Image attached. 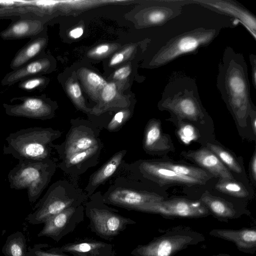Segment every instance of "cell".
I'll list each match as a JSON object with an SVG mask.
<instances>
[{
    "instance_id": "1",
    "label": "cell",
    "mask_w": 256,
    "mask_h": 256,
    "mask_svg": "<svg viewBox=\"0 0 256 256\" xmlns=\"http://www.w3.org/2000/svg\"><path fill=\"white\" fill-rule=\"evenodd\" d=\"M216 86L238 124L244 126L255 107L250 98L246 62L243 54L232 47H226L218 64Z\"/></svg>"
},
{
    "instance_id": "2",
    "label": "cell",
    "mask_w": 256,
    "mask_h": 256,
    "mask_svg": "<svg viewBox=\"0 0 256 256\" xmlns=\"http://www.w3.org/2000/svg\"><path fill=\"white\" fill-rule=\"evenodd\" d=\"M161 110H168L178 120L194 122L204 121L206 116L194 79L180 76L170 80L162 93L158 104Z\"/></svg>"
},
{
    "instance_id": "3",
    "label": "cell",
    "mask_w": 256,
    "mask_h": 256,
    "mask_svg": "<svg viewBox=\"0 0 256 256\" xmlns=\"http://www.w3.org/2000/svg\"><path fill=\"white\" fill-rule=\"evenodd\" d=\"M62 132L51 128L31 127L10 134L6 138L4 154L18 160H42L50 158L54 144Z\"/></svg>"
},
{
    "instance_id": "4",
    "label": "cell",
    "mask_w": 256,
    "mask_h": 256,
    "mask_svg": "<svg viewBox=\"0 0 256 256\" xmlns=\"http://www.w3.org/2000/svg\"><path fill=\"white\" fill-rule=\"evenodd\" d=\"M88 198L86 192L72 182L58 180L49 187L26 220L32 224H44L68 208L84 204Z\"/></svg>"
},
{
    "instance_id": "5",
    "label": "cell",
    "mask_w": 256,
    "mask_h": 256,
    "mask_svg": "<svg viewBox=\"0 0 256 256\" xmlns=\"http://www.w3.org/2000/svg\"><path fill=\"white\" fill-rule=\"evenodd\" d=\"M58 167L52 158L42 160H19L8 176L10 186L16 190H27L28 199L34 203L50 184Z\"/></svg>"
},
{
    "instance_id": "6",
    "label": "cell",
    "mask_w": 256,
    "mask_h": 256,
    "mask_svg": "<svg viewBox=\"0 0 256 256\" xmlns=\"http://www.w3.org/2000/svg\"><path fill=\"white\" fill-rule=\"evenodd\" d=\"M88 198L84 204V214L89 220L90 230L100 238L112 240L128 226L136 223L108 206L100 192L92 194Z\"/></svg>"
},
{
    "instance_id": "7",
    "label": "cell",
    "mask_w": 256,
    "mask_h": 256,
    "mask_svg": "<svg viewBox=\"0 0 256 256\" xmlns=\"http://www.w3.org/2000/svg\"><path fill=\"white\" fill-rule=\"evenodd\" d=\"M220 32V28H198L180 34L170 39L159 50L150 65L152 68H158L180 56L196 54L200 48L210 45Z\"/></svg>"
},
{
    "instance_id": "8",
    "label": "cell",
    "mask_w": 256,
    "mask_h": 256,
    "mask_svg": "<svg viewBox=\"0 0 256 256\" xmlns=\"http://www.w3.org/2000/svg\"><path fill=\"white\" fill-rule=\"evenodd\" d=\"M204 236L192 228L179 226L154 238L146 244H139L130 252L132 256H174L190 246L204 240Z\"/></svg>"
},
{
    "instance_id": "9",
    "label": "cell",
    "mask_w": 256,
    "mask_h": 256,
    "mask_svg": "<svg viewBox=\"0 0 256 256\" xmlns=\"http://www.w3.org/2000/svg\"><path fill=\"white\" fill-rule=\"evenodd\" d=\"M66 139L60 144H54V148L61 160L96 145L101 141L98 126L88 122H72Z\"/></svg>"
},
{
    "instance_id": "10",
    "label": "cell",
    "mask_w": 256,
    "mask_h": 256,
    "mask_svg": "<svg viewBox=\"0 0 256 256\" xmlns=\"http://www.w3.org/2000/svg\"><path fill=\"white\" fill-rule=\"evenodd\" d=\"M138 211L159 214L168 218H200L211 214L200 200L185 198L164 200L147 203L140 206Z\"/></svg>"
},
{
    "instance_id": "11",
    "label": "cell",
    "mask_w": 256,
    "mask_h": 256,
    "mask_svg": "<svg viewBox=\"0 0 256 256\" xmlns=\"http://www.w3.org/2000/svg\"><path fill=\"white\" fill-rule=\"evenodd\" d=\"M84 215V204L68 208L46 220L38 236L48 237L58 242L83 222Z\"/></svg>"
},
{
    "instance_id": "12",
    "label": "cell",
    "mask_w": 256,
    "mask_h": 256,
    "mask_svg": "<svg viewBox=\"0 0 256 256\" xmlns=\"http://www.w3.org/2000/svg\"><path fill=\"white\" fill-rule=\"evenodd\" d=\"M102 198L106 204L136 211L144 204L164 200L157 194L116 185L111 186Z\"/></svg>"
},
{
    "instance_id": "13",
    "label": "cell",
    "mask_w": 256,
    "mask_h": 256,
    "mask_svg": "<svg viewBox=\"0 0 256 256\" xmlns=\"http://www.w3.org/2000/svg\"><path fill=\"white\" fill-rule=\"evenodd\" d=\"M185 5L196 4L218 14L232 18L240 22L256 38L255 16L242 4L232 0H184Z\"/></svg>"
},
{
    "instance_id": "14",
    "label": "cell",
    "mask_w": 256,
    "mask_h": 256,
    "mask_svg": "<svg viewBox=\"0 0 256 256\" xmlns=\"http://www.w3.org/2000/svg\"><path fill=\"white\" fill-rule=\"evenodd\" d=\"M12 100L17 101V102L12 104H3L6 113L8 116L42 120L54 116L52 105L42 98L22 96Z\"/></svg>"
},
{
    "instance_id": "15",
    "label": "cell",
    "mask_w": 256,
    "mask_h": 256,
    "mask_svg": "<svg viewBox=\"0 0 256 256\" xmlns=\"http://www.w3.org/2000/svg\"><path fill=\"white\" fill-rule=\"evenodd\" d=\"M138 168L144 177L160 185L179 184L192 186L206 183L202 180L184 176L164 168L156 162L143 160L139 164Z\"/></svg>"
},
{
    "instance_id": "16",
    "label": "cell",
    "mask_w": 256,
    "mask_h": 256,
    "mask_svg": "<svg viewBox=\"0 0 256 256\" xmlns=\"http://www.w3.org/2000/svg\"><path fill=\"white\" fill-rule=\"evenodd\" d=\"M102 148V143L100 141L92 148L73 154L61 160L58 164V167L72 177L78 176L98 163Z\"/></svg>"
},
{
    "instance_id": "17",
    "label": "cell",
    "mask_w": 256,
    "mask_h": 256,
    "mask_svg": "<svg viewBox=\"0 0 256 256\" xmlns=\"http://www.w3.org/2000/svg\"><path fill=\"white\" fill-rule=\"evenodd\" d=\"M51 248L70 256H116L111 244L87 238Z\"/></svg>"
},
{
    "instance_id": "18",
    "label": "cell",
    "mask_w": 256,
    "mask_h": 256,
    "mask_svg": "<svg viewBox=\"0 0 256 256\" xmlns=\"http://www.w3.org/2000/svg\"><path fill=\"white\" fill-rule=\"evenodd\" d=\"M142 144L144 150L150 154H160L174 148L170 136L162 132L160 121L155 118L146 125Z\"/></svg>"
},
{
    "instance_id": "19",
    "label": "cell",
    "mask_w": 256,
    "mask_h": 256,
    "mask_svg": "<svg viewBox=\"0 0 256 256\" xmlns=\"http://www.w3.org/2000/svg\"><path fill=\"white\" fill-rule=\"evenodd\" d=\"M182 154L204 168L214 176H218L220 179H234L233 176L228 168L208 148H204L196 150L184 152Z\"/></svg>"
},
{
    "instance_id": "20",
    "label": "cell",
    "mask_w": 256,
    "mask_h": 256,
    "mask_svg": "<svg viewBox=\"0 0 256 256\" xmlns=\"http://www.w3.org/2000/svg\"><path fill=\"white\" fill-rule=\"evenodd\" d=\"M210 234L233 242L242 252L253 253L256 250V231L253 228L238 230L214 229Z\"/></svg>"
},
{
    "instance_id": "21",
    "label": "cell",
    "mask_w": 256,
    "mask_h": 256,
    "mask_svg": "<svg viewBox=\"0 0 256 256\" xmlns=\"http://www.w3.org/2000/svg\"><path fill=\"white\" fill-rule=\"evenodd\" d=\"M42 22L34 18L26 17L13 21L0 36L4 40H20L33 38L42 30Z\"/></svg>"
},
{
    "instance_id": "22",
    "label": "cell",
    "mask_w": 256,
    "mask_h": 256,
    "mask_svg": "<svg viewBox=\"0 0 256 256\" xmlns=\"http://www.w3.org/2000/svg\"><path fill=\"white\" fill-rule=\"evenodd\" d=\"M126 152V150H122L114 154L102 166L90 176L85 190L88 198L93 194L98 187L105 182L114 174L121 165Z\"/></svg>"
},
{
    "instance_id": "23",
    "label": "cell",
    "mask_w": 256,
    "mask_h": 256,
    "mask_svg": "<svg viewBox=\"0 0 256 256\" xmlns=\"http://www.w3.org/2000/svg\"><path fill=\"white\" fill-rule=\"evenodd\" d=\"M50 65L46 58H36L22 66L6 74L1 82L2 86H11L46 72Z\"/></svg>"
},
{
    "instance_id": "24",
    "label": "cell",
    "mask_w": 256,
    "mask_h": 256,
    "mask_svg": "<svg viewBox=\"0 0 256 256\" xmlns=\"http://www.w3.org/2000/svg\"><path fill=\"white\" fill-rule=\"evenodd\" d=\"M46 44V40L38 34L30 40L16 54L10 64L12 70L20 68L36 59Z\"/></svg>"
},
{
    "instance_id": "25",
    "label": "cell",
    "mask_w": 256,
    "mask_h": 256,
    "mask_svg": "<svg viewBox=\"0 0 256 256\" xmlns=\"http://www.w3.org/2000/svg\"><path fill=\"white\" fill-rule=\"evenodd\" d=\"M200 201L210 213L220 220H228L238 216L232 204L220 198L206 192L200 197Z\"/></svg>"
},
{
    "instance_id": "26",
    "label": "cell",
    "mask_w": 256,
    "mask_h": 256,
    "mask_svg": "<svg viewBox=\"0 0 256 256\" xmlns=\"http://www.w3.org/2000/svg\"><path fill=\"white\" fill-rule=\"evenodd\" d=\"M2 251L5 256H26L27 251L24 235L18 231L8 236Z\"/></svg>"
},
{
    "instance_id": "27",
    "label": "cell",
    "mask_w": 256,
    "mask_h": 256,
    "mask_svg": "<svg viewBox=\"0 0 256 256\" xmlns=\"http://www.w3.org/2000/svg\"><path fill=\"white\" fill-rule=\"evenodd\" d=\"M160 166L171 170L182 175L206 182L214 176L204 170L194 166L179 164L170 162H156Z\"/></svg>"
},
{
    "instance_id": "28",
    "label": "cell",
    "mask_w": 256,
    "mask_h": 256,
    "mask_svg": "<svg viewBox=\"0 0 256 256\" xmlns=\"http://www.w3.org/2000/svg\"><path fill=\"white\" fill-rule=\"evenodd\" d=\"M216 188L222 193L236 198H244L248 194L246 188L234 179H220L216 184Z\"/></svg>"
},
{
    "instance_id": "29",
    "label": "cell",
    "mask_w": 256,
    "mask_h": 256,
    "mask_svg": "<svg viewBox=\"0 0 256 256\" xmlns=\"http://www.w3.org/2000/svg\"><path fill=\"white\" fill-rule=\"evenodd\" d=\"M208 148L214 153L220 160L228 168L235 172L240 174L242 168L236 159L227 150L216 144L208 143Z\"/></svg>"
},
{
    "instance_id": "30",
    "label": "cell",
    "mask_w": 256,
    "mask_h": 256,
    "mask_svg": "<svg viewBox=\"0 0 256 256\" xmlns=\"http://www.w3.org/2000/svg\"><path fill=\"white\" fill-rule=\"evenodd\" d=\"M130 115L128 110L118 111L107 124L106 129L110 132L118 130L130 118Z\"/></svg>"
},
{
    "instance_id": "31",
    "label": "cell",
    "mask_w": 256,
    "mask_h": 256,
    "mask_svg": "<svg viewBox=\"0 0 256 256\" xmlns=\"http://www.w3.org/2000/svg\"><path fill=\"white\" fill-rule=\"evenodd\" d=\"M28 252L33 256H70L52 250L47 244H35L28 248Z\"/></svg>"
},
{
    "instance_id": "32",
    "label": "cell",
    "mask_w": 256,
    "mask_h": 256,
    "mask_svg": "<svg viewBox=\"0 0 256 256\" xmlns=\"http://www.w3.org/2000/svg\"><path fill=\"white\" fill-rule=\"evenodd\" d=\"M45 82L44 78L36 76L20 82L18 87L26 90H33L40 88Z\"/></svg>"
},
{
    "instance_id": "33",
    "label": "cell",
    "mask_w": 256,
    "mask_h": 256,
    "mask_svg": "<svg viewBox=\"0 0 256 256\" xmlns=\"http://www.w3.org/2000/svg\"><path fill=\"white\" fill-rule=\"evenodd\" d=\"M86 79L88 86L93 90H100L107 84L102 77L92 72H88Z\"/></svg>"
},
{
    "instance_id": "34",
    "label": "cell",
    "mask_w": 256,
    "mask_h": 256,
    "mask_svg": "<svg viewBox=\"0 0 256 256\" xmlns=\"http://www.w3.org/2000/svg\"><path fill=\"white\" fill-rule=\"evenodd\" d=\"M116 86L114 82L107 83L103 88L101 96L102 100L106 103L111 102L116 96Z\"/></svg>"
},
{
    "instance_id": "35",
    "label": "cell",
    "mask_w": 256,
    "mask_h": 256,
    "mask_svg": "<svg viewBox=\"0 0 256 256\" xmlns=\"http://www.w3.org/2000/svg\"><path fill=\"white\" fill-rule=\"evenodd\" d=\"M68 91L72 98L78 104V105L83 109L84 106L80 100L82 96V93L79 84L76 82L70 83L68 86Z\"/></svg>"
},
{
    "instance_id": "36",
    "label": "cell",
    "mask_w": 256,
    "mask_h": 256,
    "mask_svg": "<svg viewBox=\"0 0 256 256\" xmlns=\"http://www.w3.org/2000/svg\"><path fill=\"white\" fill-rule=\"evenodd\" d=\"M131 72L129 66H124L115 71L113 78L116 80H124L126 78Z\"/></svg>"
},
{
    "instance_id": "37",
    "label": "cell",
    "mask_w": 256,
    "mask_h": 256,
    "mask_svg": "<svg viewBox=\"0 0 256 256\" xmlns=\"http://www.w3.org/2000/svg\"><path fill=\"white\" fill-rule=\"evenodd\" d=\"M249 60L251 66V75L252 83L254 88H256V56L254 54L249 55Z\"/></svg>"
},
{
    "instance_id": "38",
    "label": "cell",
    "mask_w": 256,
    "mask_h": 256,
    "mask_svg": "<svg viewBox=\"0 0 256 256\" xmlns=\"http://www.w3.org/2000/svg\"><path fill=\"white\" fill-rule=\"evenodd\" d=\"M110 46L106 44H100L96 46L91 52L92 56H100L106 54L109 50Z\"/></svg>"
},
{
    "instance_id": "39",
    "label": "cell",
    "mask_w": 256,
    "mask_h": 256,
    "mask_svg": "<svg viewBox=\"0 0 256 256\" xmlns=\"http://www.w3.org/2000/svg\"><path fill=\"white\" fill-rule=\"evenodd\" d=\"M124 54L120 52L115 54L110 62V66H114L120 63L124 59Z\"/></svg>"
},
{
    "instance_id": "40",
    "label": "cell",
    "mask_w": 256,
    "mask_h": 256,
    "mask_svg": "<svg viewBox=\"0 0 256 256\" xmlns=\"http://www.w3.org/2000/svg\"><path fill=\"white\" fill-rule=\"evenodd\" d=\"M84 33L83 28L80 27H76L69 32V36L72 38H78L80 37Z\"/></svg>"
},
{
    "instance_id": "41",
    "label": "cell",
    "mask_w": 256,
    "mask_h": 256,
    "mask_svg": "<svg viewBox=\"0 0 256 256\" xmlns=\"http://www.w3.org/2000/svg\"><path fill=\"white\" fill-rule=\"evenodd\" d=\"M250 170L252 176L254 180L256 178V154L254 152L250 162Z\"/></svg>"
},
{
    "instance_id": "42",
    "label": "cell",
    "mask_w": 256,
    "mask_h": 256,
    "mask_svg": "<svg viewBox=\"0 0 256 256\" xmlns=\"http://www.w3.org/2000/svg\"><path fill=\"white\" fill-rule=\"evenodd\" d=\"M249 116L250 118L252 128L254 134L256 132V108H253L250 112Z\"/></svg>"
},
{
    "instance_id": "43",
    "label": "cell",
    "mask_w": 256,
    "mask_h": 256,
    "mask_svg": "<svg viewBox=\"0 0 256 256\" xmlns=\"http://www.w3.org/2000/svg\"><path fill=\"white\" fill-rule=\"evenodd\" d=\"M26 256H33L29 252H27L26 254Z\"/></svg>"
},
{
    "instance_id": "44",
    "label": "cell",
    "mask_w": 256,
    "mask_h": 256,
    "mask_svg": "<svg viewBox=\"0 0 256 256\" xmlns=\"http://www.w3.org/2000/svg\"><path fill=\"white\" fill-rule=\"evenodd\" d=\"M228 256V255L226 254H219V255H217V256Z\"/></svg>"
}]
</instances>
